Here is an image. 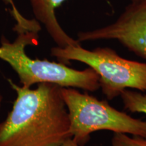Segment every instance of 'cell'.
I'll use <instances>...</instances> for the list:
<instances>
[{"mask_svg":"<svg viewBox=\"0 0 146 146\" xmlns=\"http://www.w3.org/2000/svg\"><path fill=\"white\" fill-rule=\"evenodd\" d=\"M9 81L16 98L0 123V146H60L72 138L61 87L42 83L33 89Z\"/></svg>","mask_w":146,"mask_h":146,"instance_id":"1","label":"cell"},{"mask_svg":"<svg viewBox=\"0 0 146 146\" xmlns=\"http://www.w3.org/2000/svg\"><path fill=\"white\" fill-rule=\"evenodd\" d=\"M38 39V33L34 32L18 33L13 42L4 36L1 39L0 59L14 69L22 86L31 88L35 84L50 83L62 87L78 88L91 92L100 88L99 76L90 67L78 70L62 62L29 57L25 47L36 45Z\"/></svg>","mask_w":146,"mask_h":146,"instance_id":"2","label":"cell"},{"mask_svg":"<svg viewBox=\"0 0 146 146\" xmlns=\"http://www.w3.org/2000/svg\"><path fill=\"white\" fill-rule=\"evenodd\" d=\"M51 54L65 64L77 61L92 68L99 76L100 88L108 100L129 89L146 93V63L122 58L110 47L89 50L81 45L57 46L52 48Z\"/></svg>","mask_w":146,"mask_h":146,"instance_id":"3","label":"cell"},{"mask_svg":"<svg viewBox=\"0 0 146 146\" xmlns=\"http://www.w3.org/2000/svg\"><path fill=\"white\" fill-rule=\"evenodd\" d=\"M61 93L68 110L72 138L83 146L91 133L110 131L146 137V121L131 116L88 94L72 87H62Z\"/></svg>","mask_w":146,"mask_h":146,"instance_id":"4","label":"cell"},{"mask_svg":"<svg viewBox=\"0 0 146 146\" xmlns=\"http://www.w3.org/2000/svg\"><path fill=\"white\" fill-rule=\"evenodd\" d=\"M79 42L116 40L146 60V0L131 1L114 23L77 35Z\"/></svg>","mask_w":146,"mask_h":146,"instance_id":"5","label":"cell"},{"mask_svg":"<svg viewBox=\"0 0 146 146\" xmlns=\"http://www.w3.org/2000/svg\"><path fill=\"white\" fill-rule=\"evenodd\" d=\"M66 0H30L36 20L44 25L45 29L58 47L80 45L62 28L57 20L56 9Z\"/></svg>","mask_w":146,"mask_h":146,"instance_id":"6","label":"cell"},{"mask_svg":"<svg viewBox=\"0 0 146 146\" xmlns=\"http://www.w3.org/2000/svg\"><path fill=\"white\" fill-rule=\"evenodd\" d=\"M124 108L132 113L146 115V93L126 89L120 95Z\"/></svg>","mask_w":146,"mask_h":146,"instance_id":"7","label":"cell"},{"mask_svg":"<svg viewBox=\"0 0 146 146\" xmlns=\"http://www.w3.org/2000/svg\"><path fill=\"white\" fill-rule=\"evenodd\" d=\"M6 4L10 5L12 8V14L16 21V25L14 27V30L17 33L25 32L39 33L41 30L39 22L35 20H29L25 18L18 12V10L14 4L13 0H3Z\"/></svg>","mask_w":146,"mask_h":146,"instance_id":"8","label":"cell"},{"mask_svg":"<svg viewBox=\"0 0 146 146\" xmlns=\"http://www.w3.org/2000/svg\"><path fill=\"white\" fill-rule=\"evenodd\" d=\"M112 146H146V137L115 133L112 139Z\"/></svg>","mask_w":146,"mask_h":146,"instance_id":"9","label":"cell"},{"mask_svg":"<svg viewBox=\"0 0 146 146\" xmlns=\"http://www.w3.org/2000/svg\"><path fill=\"white\" fill-rule=\"evenodd\" d=\"M60 146H80L76 141H74L72 138H70L62 143Z\"/></svg>","mask_w":146,"mask_h":146,"instance_id":"10","label":"cell"},{"mask_svg":"<svg viewBox=\"0 0 146 146\" xmlns=\"http://www.w3.org/2000/svg\"><path fill=\"white\" fill-rule=\"evenodd\" d=\"M2 100H3V97H2V95H1V92H0V109H1V103H2Z\"/></svg>","mask_w":146,"mask_h":146,"instance_id":"11","label":"cell"},{"mask_svg":"<svg viewBox=\"0 0 146 146\" xmlns=\"http://www.w3.org/2000/svg\"><path fill=\"white\" fill-rule=\"evenodd\" d=\"M131 1H135V0H131Z\"/></svg>","mask_w":146,"mask_h":146,"instance_id":"12","label":"cell"}]
</instances>
